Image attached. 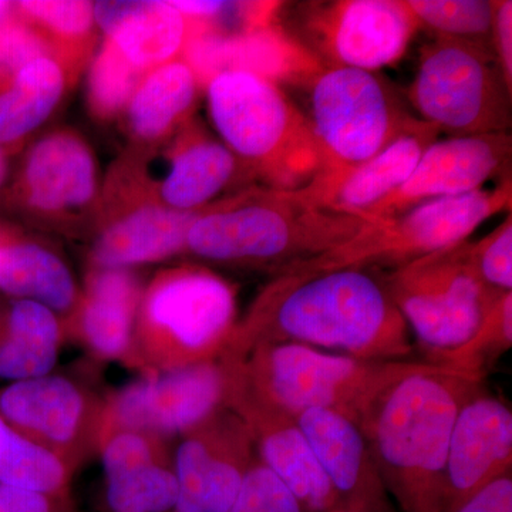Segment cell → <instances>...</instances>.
I'll list each match as a JSON object with an SVG mask.
<instances>
[{
	"mask_svg": "<svg viewBox=\"0 0 512 512\" xmlns=\"http://www.w3.org/2000/svg\"><path fill=\"white\" fill-rule=\"evenodd\" d=\"M256 450L247 424L232 410L184 434L175 448L178 484L174 512H229Z\"/></svg>",
	"mask_w": 512,
	"mask_h": 512,
	"instance_id": "16",
	"label": "cell"
},
{
	"mask_svg": "<svg viewBox=\"0 0 512 512\" xmlns=\"http://www.w3.org/2000/svg\"><path fill=\"white\" fill-rule=\"evenodd\" d=\"M468 244L460 242L383 271L393 302L417 336L421 356L466 342L503 295L478 278Z\"/></svg>",
	"mask_w": 512,
	"mask_h": 512,
	"instance_id": "10",
	"label": "cell"
},
{
	"mask_svg": "<svg viewBox=\"0 0 512 512\" xmlns=\"http://www.w3.org/2000/svg\"><path fill=\"white\" fill-rule=\"evenodd\" d=\"M512 474V412L485 387L464 403L454 421L444 473L443 512L498 478Z\"/></svg>",
	"mask_w": 512,
	"mask_h": 512,
	"instance_id": "18",
	"label": "cell"
},
{
	"mask_svg": "<svg viewBox=\"0 0 512 512\" xmlns=\"http://www.w3.org/2000/svg\"><path fill=\"white\" fill-rule=\"evenodd\" d=\"M229 512H303L295 494L258 457L248 468Z\"/></svg>",
	"mask_w": 512,
	"mask_h": 512,
	"instance_id": "35",
	"label": "cell"
},
{
	"mask_svg": "<svg viewBox=\"0 0 512 512\" xmlns=\"http://www.w3.org/2000/svg\"><path fill=\"white\" fill-rule=\"evenodd\" d=\"M72 471L62 458L20 434L0 416V484L69 497Z\"/></svg>",
	"mask_w": 512,
	"mask_h": 512,
	"instance_id": "30",
	"label": "cell"
},
{
	"mask_svg": "<svg viewBox=\"0 0 512 512\" xmlns=\"http://www.w3.org/2000/svg\"><path fill=\"white\" fill-rule=\"evenodd\" d=\"M453 512H512V474L488 484Z\"/></svg>",
	"mask_w": 512,
	"mask_h": 512,
	"instance_id": "40",
	"label": "cell"
},
{
	"mask_svg": "<svg viewBox=\"0 0 512 512\" xmlns=\"http://www.w3.org/2000/svg\"><path fill=\"white\" fill-rule=\"evenodd\" d=\"M204 90L218 137L256 184L299 190L319 173L322 161L311 124L274 80L222 72Z\"/></svg>",
	"mask_w": 512,
	"mask_h": 512,
	"instance_id": "4",
	"label": "cell"
},
{
	"mask_svg": "<svg viewBox=\"0 0 512 512\" xmlns=\"http://www.w3.org/2000/svg\"><path fill=\"white\" fill-rule=\"evenodd\" d=\"M0 292L72 318L80 289L66 261L42 239L0 221Z\"/></svg>",
	"mask_w": 512,
	"mask_h": 512,
	"instance_id": "25",
	"label": "cell"
},
{
	"mask_svg": "<svg viewBox=\"0 0 512 512\" xmlns=\"http://www.w3.org/2000/svg\"><path fill=\"white\" fill-rule=\"evenodd\" d=\"M511 177L495 188L424 202L387 220H370L340 247L299 262L281 274H319L343 268L393 271L431 252L468 241L483 222L511 211Z\"/></svg>",
	"mask_w": 512,
	"mask_h": 512,
	"instance_id": "8",
	"label": "cell"
},
{
	"mask_svg": "<svg viewBox=\"0 0 512 512\" xmlns=\"http://www.w3.org/2000/svg\"><path fill=\"white\" fill-rule=\"evenodd\" d=\"M471 265L488 288L512 292V214L490 234L468 244Z\"/></svg>",
	"mask_w": 512,
	"mask_h": 512,
	"instance_id": "36",
	"label": "cell"
},
{
	"mask_svg": "<svg viewBox=\"0 0 512 512\" xmlns=\"http://www.w3.org/2000/svg\"><path fill=\"white\" fill-rule=\"evenodd\" d=\"M20 18L39 30L55 57L79 79L96 53L97 25L94 3L86 0H20Z\"/></svg>",
	"mask_w": 512,
	"mask_h": 512,
	"instance_id": "29",
	"label": "cell"
},
{
	"mask_svg": "<svg viewBox=\"0 0 512 512\" xmlns=\"http://www.w3.org/2000/svg\"><path fill=\"white\" fill-rule=\"evenodd\" d=\"M369 221L315 207L295 191L252 185L202 208L184 254L204 264L275 276L340 247Z\"/></svg>",
	"mask_w": 512,
	"mask_h": 512,
	"instance_id": "3",
	"label": "cell"
},
{
	"mask_svg": "<svg viewBox=\"0 0 512 512\" xmlns=\"http://www.w3.org/2000/svg\"><path fill=\"white\" fill-rule=\"evenodd\" d=\"M285 342L357 359L416 360L409 326L379 269L274 276L238 320L220 360L238 362L256 346Z\"/></svg>",
	"mask_w": 512,
	"mask_h": 512,
	"instance_id": "1",
	"label": "cell"
},
{
	"mask_svg": "<svg viewBox=\"0 0 512 512\" xmlns=\"http://www.w3.org/2000/svg\"><path fill=\"white\" fill-rule=\"evenodd\" d=\"M62 338V319L46 306L0 298V382L52 373Z\"/></svg>",
	"mask_w": 512,
	"mask_h": 512,
	"instance_id": "28",
	"label": "cell"
},
{
	"mask_svg": "<svg viewBox=\"0 0 512 512\" xmlns=\"http://www.w3.org/2000/svg\"><path fill=\"white\" fill-rule=\"evenodd\" d=\"M237 323V289L227 279L200 264L164 269L141 295L137 363L165 370L214 362Z\"/></svg>",
	"mask_w": 512,
	"mask_h": 512,
	"instance_id": "7",
	"label": "cell"
},
{
	"mask_svg": "<svg viewBox=\"0 0 512 512\" xmlns=\"http://www.w3.org/2000/svg\"><path fill=\"white\" fill-rule=\"evenodd\" d=\"M0 416L72 470L94 446L100 447L104 406L66 376L49 373L6 384L0 389Z\"/></svg>",
	"mask_w": 512,
	"mask_h": 512,
	"instance_id": "15",
	"label": "cell"
},
{
	"mask_svg": "<svg viewBox=\"0 0 512 512\" xmlns=\"http://www.w3.org/2000/svg\"><path fill=\"white\" fill-rule=\"evenodd\" d=\"M200 212L150 204L99 211L89 232L90 268L134 269L184 254L188 231Z\"/></svg>",
	"mask_w": 512,
	"mask_h": 512,
	"instance_id": "22",
	"label": "cell"
},
{
	"mask_svg": "<svg viewBox=\"0 0 512 512\" xmlns=\"http://www.w3.org/2000/svg\"><path fill=\"white\" fill-rule=\"evenodd\" d=\"M491 47L508 93L512 94V2L495 0Z\"/></svg>",
	"mask_w": 512,
	"mask_h": 512,
	"instance_id": "38",
	"label": "cell"
},
{
	"mask_svg": "<svg viewBox=\"0 0 512 512\" xmlns=\"http://www.w3.org/2000/svg\"><path fill=\"white\" fill-rule=\"evenodd\" d=\"M252 185L247 167L194 117L167 140L128 146L104 178L99 211L131 204L200 211Z\"/></svg>",
	"mask_w": 512,
	"mask_h": 512,
	"instance_id": "5",
	"label": "cell"
},
{
	"mask_svg": "<svg viewBox=\"0 0 512 512\" xmlns=\"http://www.w3.org/2000/svg\"><path fill=\"white\" fill-rule=\"evenodd\" d=\"M306 84V119L318 143L319 171L369 160L417 120L404 109L392 84L375 72L326 66Z\"/></svg>",
	"mask_w": 512,
	"mask_h": 512,
	"instance_id": "9",
	"label": "cell"
},
{
	"mask_svg": "<svg viewBox=\"0 0 512 512\" xmlns=\"http://www.w3.org/2000/svg\"><path fill=\"white\" fill-rule=\"evenodd\" d=\"M228 372L220 359L150 370L121 387L104 406V434L133 430L167 440L197 429L225 407Z\"/></svg>",
	"mask_w": 512,
	"mask_h": 512,
	"instance_id": "13",
	"label": "cell"
},
{
	"mask_svg": "<svg viewBox=\"0 0 512 512\" xmlns=\"http://www.w3.org/2000/svg\"><path fill=\"white\" fill-rule=\"evenodd\" d=\"M201 90L183 57L148 72L120 117L130 146H151L173 137L194 119Z\"/></svg>",
	"mask_w": 512,
	"mask_h": 512,
	"instance_id": "26",
	"label": "cell"
},
{
	"mask_svg": "<svg viewBox=\"0 0 512 512\" xmlns=\"http://www.w3.org/2000/svg\"><path fill=\"white\" fill-rule=\"evenodd\" d=\"M178 484L167 460L153 461L106 477L110 512H174Z\"/></svg>",
	"mask_w": 512,
	"mask_h": 512,
	"instance_id": "33",
	"label": "cell"
},
{
	"mask_svg": "<svg viewBox=\"0 0 512 512\" xmlns=\"http://www.w3.org/2000/svg\"><path fill=\"white\" fill-rule=\"evenodd\" d=\"M413 362L330 355L285 342L259 345L238 362L222 363L232 383L295 419L306 410L326 409L357 423L377 394Z\"/></svg>",
	"mask_w": 512,
	"mask_h": 512,
	"instance_id": "6",
	"label": "cell"
},
{
	"mask_svg": "<svg viewBox=\"0 0 512 512\" xmlns=\"http://www.w3.org/2000/svg\"><path fill=\"white\" fill-rule=\"evenodd\" d=\"M511 346L512 292H505L498 296L493 308L466 342L453 349L421 356L420 360L467 379L484 382Z\"/></svg>",
	"mask_w": 512,
	"mask_h": 512,
	"instance_id": "31",
	"label": "cell"
},
{
	"mask_svg": "<svg viewBox=\"0 0 512 512\" xmlns=\"http://www.w3.org/2000/svg\"><path fill=\"white\" fill-rule=\"evenodd\" d=\"M76 82L59 60L45 56L0 84V148L12 157L22 153Z\"/></svg>",
	"mask_w": 512,
	"mask_h": 512,
	"instance_id": "27",
	"label": "cell"
},
{
	"mask_svg": "<svg viewBox=\"0 0 512 512\" xmlns=\"http://www.w3.org/2000/svg\"><path fill=\"white\" fill-rule=\"evenodd\" d=\"M420 29L490 50L494 0H406ZM494 55V53H493Z\"/></svg>",
	"mask_w": 512,
	"mask_h": 512,
	"instance_id": "32",
	"label": "cell"
},
{
	"mask_svg": "<svg viewBox=\"0 0 512 512\" xmlns=\"http://www.w3.org/2000/svg\"><path fill=\"white\" fill-rule=\"evenodd\" d=\"M440 134L433 124L417 119L376 156L352 167L319 171L305 187L293 191L315 207L363 217L409 178Z\"/></svg>",
	"mask_w": 512,
	"mask_h": 512,
	"instance_id": "20",
	"label": "cell"
},
{
	"mask_svg": "<svg viewBox=\"0 0 512 512\" xmlns=\"http://www.w3.org/2000/svg\"><path fill=\"white\" fill-rule=\"evenodd\" d=\"M225 407L247 424L256 456L288 485L303 512L338 507L332 485L295 417L232 383L229 376Z\"/></svg>",
	"mask_w": 512,
	"mask_h": 512,
	"instance_id": "19",
	"label": "cell"
},
{
	"mask_svg": "<svg viewBox=\"0 0 512 512\" xmlns=\"http://www.w3.org/2000/svg\"><path fill=\"white\" fill-rule=\"evenodd\" d=\"M15 12V2L9 0H0V25L6 22Z\"/></svg>",
	"mask_w": 512,
	"mask_h": 512,
	"instance_id": "42",
	"label": "cell"
},
{
	"mask_svg": "<svg viewBox=\"0 0 512 512\" xmlns=\"http://www.w3.org/2000/svg\"><path fill=\"white\" fill-rule=\"evenodd\" d=\"M143 289L133 269L90 268L69 323L94 355L137 363L136 320Z\"/></svg>",
	"mask_w": 512,
	"mask_h": 512,
	"instance_id": "24",
	"label": "cell"
},
{
	"mask_svg": "<svg viewBox=\"0 0 512 512\" xmlns=\"http://www.w3.org/2000/svg\"><path fill=\"white\" fill-rule=\"evenodd\" d=\"M144 76L103 40L89 64L87 76V107L93 119L106 123L120 119Z\"/></svg>",
	"mask_w": 512,
	"mask_h": 512,
	"instance_id": "34",
	"label": "cell"
},
{
	"mask_svg": "<svg viewBox=\"0 0 512 512\" xmlns=\"http://www.w3.org/2000/svg\"><path fill=\"white\" fill-rule=\"evenodd\" d=\"M296 420L332 485L338 508L350 512H399L355 421L326 409L306 410Z\"/></svg>",
	"mask_w": 512,
	"mask_h": 512,
	"instance_id": "21",
	"label": "cell"
},
{
	"mask_svg": "<svg viewBox=\"0 0 512 512\" xmlns=\"http://www.w3.org/2000/svg\"><path fill=\"white\" fill-rule=\"evenodd\" d=\"M94 20L104 40L144 74L183 56L201 26L171 0L94 2Z\"/></svg>",
	"mask_w": 512,
	"mask_h": 512,
	"instance_id": "23",
	"label": "cell"
},
{
	"mask_svg": "<svg viewBox=\"0 0 512 512\" xmlns=\"http://www.w3.org/2000/svg\"><path fill=\"white\" fill-rule=\"evenodd\" d=\"M13 168L12 156L0 148V211H2L3 202L8 194L10 181H12Z\"/></svg>",
	"mask_w": 512,
	"mask_h": 512,
	"instance_id": "41",
	"label": "cell"
},
{
	"mask_svg": "<svg viewBox=\"0 0 512 512\" xmlns=\"http://www.w3.org/2000/svg\"><path fill=\"white\" fill-rule=\"evenodd\" d=\"M329 512H350V511H346V510H343V508H333V510H330Z\"/></svg>",
	"mask_w": 512,
	"mask_h": 512,
	"instance_id": "43",
	"label": "cell"
},
{
	"mask_svg": "<svg viewBox=\"0 0 512 512\" xmlns=\"http://www.w3.org/2000/svg\"><path fill=\"white\" fill-rule=\"evenodd\" d=\"M303 28L330 66L377 72L402 59L420 29L406 0L311 3Z\"/></svg>",
	"mask_w": 512,
	"mask_h": 512,
	"instance_id": "14",
	"label": "cell"
},
{
	"mask_svg": "<svg viewBox=\"0 0 512 512\" xmlns=\"http://www.w3.org/2000/svg\"><path fill=\"white\" fill-rule=\"evenodd\" d=\"M407 96L420 120L450 137L510 131L512 94L483 47L436 37L421 49Z\"/></svg>",
	"mask_w": 512,
	"mask_h": 512,
	"instance_id": "11",
	"label": "cell"
},
{
	"mask_svg": "<svg viewBox=\"0 0 512 512\" xmlns=\"http://www.w3.org/2000/svg\"><path fill=\"white\" fill-rule=\"evenodd\" d=\"M508 133L437 138L420 157L406 181L373 205L363 218L387 220L424 202L458 197L481 190L510 165Z\"/></svg>",
	"mask_w": 512,
	"mask_h": 512,
	"instance_id": "17",
	"label": "cell"
},
{
	"mask_svg": "<svg viewBox=\"0 0 512 512\" xmlns=\"http://www.w3.org/2000/svg\"><path fill=\"white\" fill-rule=\"evenodd\" d=\"M45 56L55 57L49 42L18 13L13 12L0 25V84L9 82L26 64Z\"/></svg>",
	"mask_w": 512,
	"mask_h": 512,
	"instance_id": "37",
	"label": "cell"
},
{
	"mask_svg": "<svg viewBox=\"0 0 512 512\" xmlns=\"http://www.w3.org/2000/svg\"><path fill=\"white\" fill-rule=\"evenodd\" d=\"M484 382L414 360L357 421L399 512H443L448 444L461 407Z\"/></svg>",
	"mask_w": 512,
	"mask_h": 512,
	"instance_id": "2",
	"label": "cell"
},
{
	"mask_svg": "<svg viewBox=\"0 0 512 512\" xmlns=\"http://www.w3.org/2000/svg\"><path fill=\"white\" fill-rule=\"evenodd\" d=\"M101 191L99 164L86 138L72 128H55L20 154L2 212L66 234H89Z\"/></svg>",
	"mask_w": 512,
	"mask_h": 512,
	"instance_id": "12",
	"label": "cell"
},
{
	"mask_svg": "<svg viewBox=\"0 0 512 512\" xmlns=\"http://www.w3.org/2000/svg\"><path fill=\"white\" fill-rule=\"evenodd\" d=\"M0 512H77L70 497H53L0 484Z\"/></svg>",
	"mask_w": 512,
	"mask_h": 512,
	"instance_id": "39",
	"label": "cell"
}]
</instances>
